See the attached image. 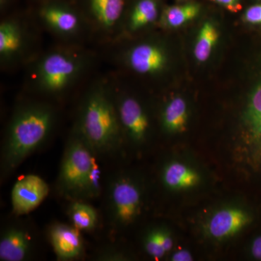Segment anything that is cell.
<instances>
[{"instance_id":"1","label":"cell","mask_w":261,"mask_h":261,"mask_svg":"<svg viewBox=\"0 0 261 261\" xmlns=\"http://www.w3.org/2000/svg\"><path fill=\"white\" fill-rule=\"evenodd\" d=\"M56 113L49 105L29 103L19 107L10 120L1 151V177L15 171L49 138Z\"/></svg>"},{"instance_id":"2","label":"cell","mask_w":261,"mask_h":261,"mask_svg":"<svg viewBox=\"0 0 261 261\" xmlns=\"http://www.w3.org/2000/svg\"><path fill=\"white\" fill-rule=\"evenodd\" d=\"M75 128L97 154H114L119 147L122 130L114 94L106 86H94L86 94Z\"/></svg>"},{"instance_id":"3","label":"cell","mask_w":261,"mask_h":261,"mask_svg":"<svg viewBox=\"0 0 261 261\" xmlns=\"http://www.w3.org/2000/svg\"><path fill=\"white\" fill-rule=\"evenodd\" d=\"M97 154L74 128L67 142L57 181L62 195L73 200H83L86 182Z\"/></svg>"},{"instance_id":"4","label":"cell","mask_w":261,"mask_h":261,"mask_svg":"<svg viewBox=\"0 0 261 261\" xmlns=\"http://www.w3.org/2000/svg\"><path fill=\"white\" fill-rule=\"evenodd\" d=\"M84 66V59L79 55L69 51H51L35 65L34 83L43 93L61 94L76 82Z\"/></svg>"},{"instance_id":"5","label":"cell","mask_w":261,"mask_h":261,"mask_svg":"<svg viewBox=\"0 0 261 261\" xmlns=\"http://www.w3.org/2000/svg\"><path fill=\"white\" fill-rule=\"evenodd\" d=\"M143 195L138 184L126 175L113 176L107 190V216L114 228L133 224L142 212Z\"/></svg>"},{"instance_id":"6","label":"cell","mask_w":261,"mask_h":261,"mask_svg":"<svg viewBox=\"0 0 261 261\" xmlns=\"http://www.w3.org/2000/svg\"><path fill=\"white\" fill-rule=\"evenodd\" d=\"M122 130L130 140L142 143L148 135L149 121L143 106L136 98L123 95L115 98Z\"/></svg>"},{"instance_id":"7","label":"cell","mask_w":261,"mask_h":261,"mask_svg":"<svg viewBox=\"0 0 261 261\" xmlns=\"http://www.w3.org/2000/svg\"><path fill=\"white\" fill-rule=\"evenodd\" d=\"M49 192L47 182L37 175L22 176L15 182L11 192L12 207L17 215L32 212L45 200Z\"/></svg>"},{"instance_id":"8","label":"cell","mask_w":261,"mask_h":261,"mask_svg":"<svg viewBox=\"0 0 261 261\" xmlns=\"http://www.w3.org/2000/svg\"><path fill=\"white\" fill-rule=\"evenodd\" d=\"M34 249L32 234L27 227L20 224L8 225L0 237V260H27Z\"/></svg>"},{"instance_id":"9","label":"cell","mask_w":261,"mask_h":261,"mask_svg":"<svg viewBox=\"0 0 261 261\" xmlns=\"http://www.w3.org/2000/svg\"><path fill=\"white\" fill-rule=\"evenodd\" d=\"M48 236L58 260H73L83 255L84 246L81 231L73 225L63 223L51 225Z\"/></svg>"},{"instance_id":"10","label":"cell","mask_w":261,"mask_h":261,"mask_svg":"<svg viewBox=\"0 0 261 261\" xmlns=\"http://www.w3.org/2000/svg\"><path fill=\"white\" fill-rule=\"evenodd\" d=\"M126 61L129 68L142 75H152L164 69L167 58L161 46L152 42H142L130 48Z\"/></svg>"},{"instance_id":"11","label":"cell","mask_w":261,"mask_h":261,"mask_svg":"<svg viewBox=\"0 0 261 261\" xmlns=\"http://www.w3.org/2000/svg\"><path fill=\"white\" fill-rule=\"evenodd\" d=\"M44 25L61 36H73L80 32L81 20L73 10L59 5L44 7L40 12Z\"/></svg>"},{"instance_id":"12","label":"cell","mask_w":261,"mask_h":261,"mask_svg":"<svg viewBox=\"0 0 261 261\" xmlns=\"http://www.w3.org/2000/svg\"><path fill=\"white\" fill-rule=\"evenodd\" d=\"M250 222L246 213L238 208H225L216 212L208 223L213 238L224 239L232 236Z\"/></svg>"},{"instance_id":"13","label":"cell","mask_w":261,"mask_h":261,"mask_svg":"<svg viewBox=\"0 0 261 261\" xmlns=\"http://www.w3.org/2000/svg\"><path fill=\"white\" fill-rule=\"evenodd\" d=\"M25 35L20 24L15 20L0 24V57L3 63L14 61L23 53Z\"/></svg>"},{"instance_id":"14","label":"cell","mask_w":261,"mask_h":261,"mask_svg":"<svg viewBox=\"0 0 261 261\" xmlns=\"http://www.w3.org/2000/svg\"><path fill=\"white\" fill-rule=\"evenodd\" d=\"M125 0H89V8L99 28L111 30L118 23L124 8Z\"/></svg>"},{"instance_id":"15","label":"cell","mask_w":261,"mask_h":261,"mask_svg":"<svg viewBox=\"0 0 261 261\" xmlns=\"http://www.w3.org/2000/svg\"><path fill=\"white\" fill-rule=\"evenodd\" d=\"M163 179L168 188L181 190L195 187L198 184L200 177L197 172L186 165L172 162L164 168Z\"/></svg>"},{"instance_id":"16","label":"cell","mask_w":261,"mask_h":261,"mask_svg":"<svg viewBox=\"0 0 261 261\" xmlns=\"http://www.w3.org/2000/svg\"><path fill=\"white\" fill-rule=\"evenodd\" d=\"M68 217L74 227L80 231H93L98 223L97 211L82 200H74L69 206Z\"/></svg>"},{"instance_id":"17","label":"cell","mask_w":261,"mask_h":261,"mask_svg":"<svg viewBox=\"0 0 261 261\" xmlns=\"http://www.w3.org/2000/svg\"><path fill=\"white\" fill-rule=\"evenodd\" d=\"M163 127L170 132H182L187 122V108L185 99L173 98L168 102L162 116Z\"/></svg>"},{"instance_id":"18","label":"cell","mask_w":261,"mask_h":261,"mask_svg":"<svg viewBox=\"0 0 261 261\" xmlns=\"http://www.w3.org/2000/svg\"><path fill=\"white\" fill-rule=\"evenodd\" d=\"M200 10V5L195 3L168 7L161 15V24L166 28H178L196 18Z\"/></svg>"},{"instance_id":"19","label":"cell","mask_w":261,"mask_h":261,"mask_svg":"<svg viewBox=\"0 0 261 261\" xmlns=\"http://www.w3.org/2000/svg\"><path fill=\"white\" fill-rule=\"evenodd\" d=\"M157 0H139L134 7L128 20V29L137 32L155 21L159 16Z\"/></svg>"},{"instance_id":"20","label":"cell","mask_w":261,"mask_h":261,"mask_svg":"<svg viewBox=\"0 0 261 261\" xmlns=\"http://www.w3.org/2000/svg\"><path fill=\"white\" fill-rule=\"evenodd\" d=\"M144 246L147 253L154 259L162 258L173 247V240L167 231L153 228L146 235Z\"/></svg>"},{"instance_id":"21","label":"cell","mask_w":261,"mask_h":261,"mask_svg":"<svg viewBox=\"0 0 261 261\" xmlns=\"http://www.w3.org/2000/svg\"><path fill=\"white\" fill-rule=\"evenodd\" d=\"M219 39L217 29L210 21L205 22L197 36L194 54L197 61L203 63L208 60Z\"/></svg>"},{"instance_id":"22","label":"cell","mask_w":261,"mask_h":261,"mask_svg":"<svg viewBox=\"0 0 261 261\" xmlns=\"http://www.w3.org/2000/svg\"><path fill=\"white\" fill-rule=\"evenodd\" d=\"M101 187H102V169L96 162L91 170L86 182L83 200L97 197L100 194Z\"/></svg>"},{"instance_id":"23","label":"cell","mask_w":261,"mask_h":261,"mask_svg":"<svg viewBox=\"0 0 261 261\" xmlns=\"http://www.w3.org/2000/svg\"><path fill=\"white\" fill-rule=\"evenodd\" d=\"M246 118L248 127L254 126L261 121V84L250 98Z\"/></svg>"},{"instance_id":"24","label":"cell","mask_w":261,"mask_h":261,"mask_svg":"<svg viewBox=\"0 0 261 261\" xmlns=\"http://www.w3.org/2000/svg\"><path fill=\"white\" fill-rule=\"evenodd\" d=\"M244 20L250 24H261V4L253 5L245 11Z\"/></svg>"},{"instance_id":"25","label":"cell","mask_w":261,"mask_h":261,"mask_svg":"<svg viewBox=\"0 0 261 261\" xmlns=\"http://www.w3.org/2000/svg\"><path fill=\"white\" fill-rule=\"evenodd\" d=\"M221 6L224 7L229 11L237 13L241 9L240 0H211Z\"/></svg>"},{"instance_id":"26","label":"cell","mask_w":261,"mask_h":261,"mask_svg":"<svg viewBox=\"0 0 261 261\" xmlns=\"http://www.w3.org/2000/svg\"><path fill=\"white\" fill-rule=\"evenodd\" d=\"M250 137L253 142L261 148V121L249 128Z\"/></svg>"},{"instance_id":"27","label":"cell","mask_w":261,"mask_h":261,"mask_svg":"<svg viewBox=\"0 0 261 261\" xmlns=\"http://www.w3.org/2000/svg\"><path fill=\"white\" fill-rule=\"evenodd\" d=\"M171 260L173 261H190L192 260L191 254L187 250H182L175 252Z\"/></svg>"},{"instance_id":"28","label":"cell","mask_w":261,"mask_h":261,"mask_svg":"<svg viewBox=\"0 0 261 261\" xmlns=\"http://www.w3.org/2000/svg\"><path fill=\"white\" fill-rule=\"evenodd\" d=\"M251 252L254 257L261 260V237H258L254 240L252 245Z\"/></svg>"}]
</instances>
